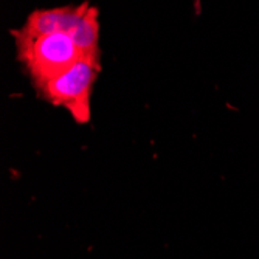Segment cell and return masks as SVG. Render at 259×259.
I'll list each match as a JSON object with an SVG mask.
<instances>
[{
  "label": "cell",
  "instance_id": "7a4b0ae2",
  "mask_svg": "<svg viewBox=\"0 0 259 259\" xmlns=\"http://www.w3.org/2000/svg\"><path fill=\"white\" fill-rule=\"evenodd\" d=\"M101 65L79 61L37 92L53 106L64 107L78 124L90 121V98Z\"/></svg>",
  "mask_w": 259,
  "mask_h": 259
},
{
  "label": "cell",
  "instance_id": "6da1fadb",
  "mask_svg": "<svg viewBox=\"0 0 259 259\" xmlns=\"http://www.w3.org/2000/svg\"><path fill=\"white\" fill-rule=\"evenodd\" d=\"M11 36L16 42L17 59L25 67L36 90L82 61L81 50L68 34L50 33L30 36L19 30H11Z\"/></svg>",
  "mask_w": 259,
  "mask_h": 259
},
{
  "label": "cell",
  "instance_id": "3957f363",
  "mask_svg": "<svg viewBox=\"0 0 259 259\" xmlns=\"http://www.w3.org/2000/svg\"><path fill=\"white\" fill-rule=\"evenodd\" d=\"M89 8L90 2H82L79 5L34 10L33 13H30V16L27 17L22 28H19V31L30 36L64 33L73 39V34L78 30L79 23L82 22Z\"/></svg>",
  "mask_w": 259,
  "mask_h": 259
}]
</instances>
